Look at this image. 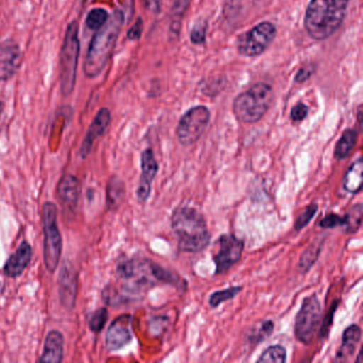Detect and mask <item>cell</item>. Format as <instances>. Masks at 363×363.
Masks as SVG:
<instances>
[{
    "instance_id": "cell-23",
    "label": "cell",
    "mask_w": 363,
    "mask_h": 363,
    "mask_svg": "<svg viewBox=\"0 0 363 363\" xmlns=\"http://www.w3.org/2000/svg\"><path fill=\"white\" fill-rule=\"evenodd\" d=\"M358 140V133L354 129H347L337 141L335 148V157L337 160H343L350 156Z\"/></svg>"
},
{
    "instance_id": "cell-17",
    "label": "cell",
    "mask_w": 363,
    "mask_h": 363,
    "mask_svg": "<svg viewBox=\"0 0 363 363\" xmlns=\"http://www.w3.org/2000/svg\"><path fill=\"white\" fill-rule=\"evenodd\" d=\"M31 256H33L31 246L27 242H23L18 250L8 259L4 269L5 275L11 278L22 275L23 272L30 262Z\"/></svg>"
},
{
    "instance_id": "cell-32",
    "label": "cell",
    "mask_w": 363,
    "mask_h": 363,
    "mask_svg": "<svg viewBox=\"0 0 363 363\" xmlns=\"http://www.w3.org/2000/svg\"><path fill=\"white\" fill-rule=\"evenodd\" d=\"M108 320V310L106 308H99L93 313L90 320L91 330L94 333H101L105 327Z\"/></svg>"
},
{
    "instance_id": "cell-15",
    "label": "cell",
    "mask_w": 363,
    "mask_h": 363,
    "mask_svg": "<svg viewBox=\"0 0 363 363\" xmlns=\"http://www.w3.org/2000/svg\"><path fill=\"white\" fill-rule=\"evenodd\" d=\"M110 121H111L110 110L107 109V108H101L97 112L92 124L89 127L84 143H82V147H80V156L82 158H86V156H89L91 150H92L95 140L99 139L106 133L108 126H109Z\"/></svg>"
},
{
    "instance_id": "cell-21",
    "label": "cell",
    "mask_w": 363,
    "mask_h": 363,
    "mask_svg": "<svg viewBox=\"0 0 363 363\" xmlns=\"http://www.w3.org/2000/svg\"><path fill=\"white\" fill-rule=\"evenodd\" d=\"M363 184V160L359 158L350 165L343 178V188L350 194H358Z\"/></svg>"
},
{
    "instance_id": "cell-9",
    "label": "cell",
    "mask_w": 363,
    "mask_h": 363,
    "mask_svg": "<svg viewBox=\"0 0 363 363\" xmlns=\"http://www.w3.org/2000/svg\"><path fill=\"white\" fill-rule=\"evenodd\" d=\"M210 121V111L205 106L191 108L180 118L176 128L178 141L184 146H191L199 141L207 129Z\"/></svg>"
},
{
    "instance_id": "cell-40",
    "label": "cell",
    "mask_w": 363,
    "mask_h": 363,
    "mask_svg": "<svg viewBox=\"0 0 363 363\" xmlns=\"http://www.w3.org/2000/svg\"><path fill=\"white\" fill-rule=\"evenodd\" d=\"M3 110H4V104H3V101H0V116H1V114H3Z\"/></svg>"
},
{
    "instance_id": "cell-5",
    "label": "cell",
    "mask_w": 363,
    "mask_h": 363,
    "mask_svg": "<svg viewBox=\"0 0 363 363\" xmlns=\"http://www.w3.org/2000/svg\"><path fill=\"white\" fill-rule=\"evenodd\" d=\"M273 99L271 86L267 84H255L235 99L233 113L240 122L254 124L267 114Z\"/></svg>"
},
{
    "instance_id": "cell-8",
    "label": "cell",
    "mask_w": 363,
    "mask_h": 363,
    "mask_svg": "<svg viewBox=\"0 0 363 363\" xmlns=\"http://www.w3.org/2000/svg\"><path fill=\"white\" fill-rule=\"evenodd\" d=\"M322 323V307L316 294L305 297L295 318L294 335L299 342L309 345Z\"/></svg>"
},
{
    "instance_id": "cell-16",
    "label": "cell",
    "mask_w": 363,
    "mask_h": 363,
    "mask_svg": "<svg viewBox=\"0 0 363 363\" xmlns=\"http://www.w3.org/2000/svg\"><path fill=\"white\" fill-rule=\"evenodd\" d=\"M60 301L67 309L75 306L77 295V274L69 264H65L60 273Z\"/></svg>"
},
{
    "instance_id": "cell-1",
    "label": "cell",
    "mask_w": 363,
    "mask_h": 363,
    "mask_svg": "<svg viewBox=\"0 0 363 363\" xmlns=\"http://www.w3.org/2000/svg\"><path fill=\"white\" fill-rule=\"evenodd\" d=\"M116 273L121 279L124 280L123 289L129 296L140 295L143 291L159 284L182 286L186 289L184 280L180 279L176 274L163 269L148 259H128L121 261L116 267Z\"/></svg>"
},
{
    "instance_id": "cell-19",
    "label": "cell",
    "mask_w": 363,
    "mask_h": 363,
    "mask_svg": "<svg viewBox=\"0 0 363 363\" xmlns=\"http://www.w3.org/2000/svg\"><path fill=\"white\" fill-rule=\"evenodd\" d=\"M361 340V329L358 325H350L342 335V343L335 356V361L344 362L354 354Z\"/></svg>"
},
{
    "instance_id": "cell-38",
    "label": "cell",
    "mask_w": 363,
    "mask_h": 363,
    "mask_svg": "<svg viewBox=\"0 0 363 363\" xmlns=\"http://www.w3.org/2000/svg\"><path fill=\"white\" fill-rule=\"evenodd\" d=\"M312 72L310 69H299L298 73H297L296 77H295V80L296 82H303L306 80L309 79L310 76H311Z\"/></svg>"
},
{
    "instance_id": "cell-39",
    "label": "cell",
    "mask_w": 363,
    "mask_h": 363,
    "mask_svg": "<svg viewBox=\"0 0 363 363\" xmlns=\"http://www.w3.org/2000/svg\"><path fill=\"white\" fill-rule=\"evenodd\" d=\"M362 347H360V350L358 352V357H357L356 362H362Z\"/></svg>"
},
{
    "instance_id": "cell-26",
    "label": "cell",
    "mask_w": 363,
    "mask_h": 363,
    "mask_svg": "<svg viewBox=\"0 0 363 363\" xmlns=\"http://www.w3.org/2000/svg\"><path fill=\"white\" fill-rule=\"evenodd\" d=\"M107 192L108 203L112 207H116V206H118L124 196V184L118 178H111L108 184Z\"/></svg>"
},
{
    "instance_id": "cell-31",
    "label": "cell",
    "mask_w": 363,
    "mask_h": 363,
    "mask_svg": "<svg viewBox=\"0 0 363 363\" xmlns=\"http://www.w3.org/2000/svg\"><path fill=\"white\" fill-rule=\"evenodd\" d=\"M337 307H339V301L335 299V301H333V303H331L330 309L328 310L326 315L323 318L322 323H320V337H322V339H326L329 331H330L333 323V316H335V312Z\"/></svg>"
},
{
    "instance_id": "cell-4",
    "label": "cell",
    "mask_w": 363,
    "mask_h": 363,
    "mask_svg": "<svg viewBox=\"0 0 363 363\" xmlns=\"http://www.w3.org/2000/svg\"><path fill=\"white\" fill-rule=\"evenodd\" d=\"M348 0H311L305 16V28L316 41L328 39L341 27Z\"/></svg>"
},
{
    "instance_id": "cell-2",
    "label": "cell",
    "mask_w": 363,
    "mask_h": 363,
    "mask_svg": "<svg viewBox=\"0 0 363 363\" xmlns=\"http://www.w3.org/2000/svg\"><path fill=\"white\" fill-rule=\"evenodd\" d=\"M172 229L177 238L178 247L182 252H199L208 247L211 239L205 218L199 210L179 207L174 210Z\"/></svg>"
},
{
    "instance_id": "cell-29",
    "label": "cell",
    "mask_w": 363,
    "mask_h": 363,
    "mask_svg": "<svg viewBox=\"0 0 363 363\" xmlns=\"http://www.w3.org/2000/svg\"><path fill=\"white\" fill-rule=\"evenodd\" d=\"M318 205L316 203H311V205L308 206L305 210H303V213L296 218L294 223V229L296 231L301 230V229L305 228L310 222H311L312 218L315 216V214L318 213Z\"/></svg>"
},
{
    "instance_id": "cell-27",
    "label": "cell",
    "mask_w": 363,
    "mask_h": 363,
    "mask_svg": "<svg viewBox=\"0 0 363 363\" xmlns=\"http://www.w3.org/2000/svg\"><path fill=\"white\" fill-rule=\"evenodd\" d=\"M242 286H231V288L225 289V290L216 291L212 293L211 296L209 298V305L212 308L218 307L220 303L224 301H230V299L235 298L238 294L242 291Z\"/></svg>"
},
{
    "instance_id": "cell-22",
    "label": "cell",
    "mask_w": 363,
    "mask_h": 363,
    "mask_svg": "<svg viewBox=\"0 0 363 363\" xmlns=\"http://www.w3.org/2000/svg\"><path fill=\"white\" fill-rule=\"evenodd\" d=\"M325 238H318L315 242L310 244L303 254H301V259L298 262V271L301 274H306L310 271L314 263L318 261L320 257V250H322L323 245H324Z\"/></svg>"
},
{
    "instance_id": "cell-25",
    "label": "cell",
    "mask_w": 363,
    "mask_h": 363,
    "mask_svg": "<svg viewBox=\"0 0 363 363\" xmlns=\"http://www.w3.org/2000/svg\"><path fill=\"white\" fill-rule=\"evenodd\" d=\"M286 360V350L281 345H272L267 347L259 357V363H284Z\"/></svg>"
},
{
    "instance_id": "cell-37",
    "label": "cell",
    "mask_w": 363,
    "mask_h": 363,
    "mask_svg": "<svg viewBox=\"0 0 363 363\" xmlns=\"http://www.w3.org/2000/svg\"><path fill=\"white\" fill-rule=\"evenodd\" d=\"M144 7L152 13H159L161 10V0H142Z\"/></svg>"
},
{
    "instance_id": "cell-36",
    "label": "cell",
    "mask_w": 363,
    "mask_h": 363,
    "mask_svg": "<svg viewBox=\"0 0 363 363\" xmlns=\"http://www.w3.org/2000/svg\"><path fill=\"white\" fill-rule=\"evenodd\" d=\"M142 31H143V21L141 18H139L137 22L133 24V26L129 29L128 33H127V38L130 41H137L141 38Z\"/></svg>"
},
{
    "instance_id": "cell-35",
    "label": "cell",
    "mask_w": 363,
    "mask_h": 363,
    "mask_svg": "<svg viewBox=\"0 0 363 363\" xmlns=\"http://www.w3.org/2000/svg\"><path fill=\"white\" fill-rule=\"evenodd\" d=\"M308 113H309V108L306 106L305 104L299 103L298 105L294 106L291 110V118L294 122H301L307 118Z\"/></svg>"
},
{
    "instance_id": "cell-12",
    "label": "cell",
    "mask_w": 363,
    "mask_h": 363,
    "mask_svg": "<svg viewBox=\"0 0 363 363\" xmlns=\"http://www.w3.org/2000/svg\"><path fill=\"white\" fill-rule=\"evenodd\" d=\"M22 63V50L12 40L0 43V82L11 79Z\"/></svg>"
},
{
    "instance_id": "cell-13",
    "label": "cell",
    "mask_w": 363,
    "mask_h": 363,
    "mask_svg": "<svg viewBox=\"0 0 363 363\" xmlns=\"http://www.w3.org/2000/svg\"><path fill=\"white\" fill-rule=\"evenodd\" d=\"M142 174L138 186L137 196L141 203H146L152 192V182L159 171L158 162L155 158L154 152L150 148L144 150L141 155Z\"/></svg>"
},
{
    "instance_id": "cell-11",
    "label": "cell",
    "mask_w": 363,
    "mask_h": 363,
    "mask_svg": "<svg viewBox=\"0 0 363 363\" xmlns=\"http://www.w3.org/2000/svg\"><path fill=\"white\" fill-rule=\"evenodd\" d=\"M244 242L233 235H222L214 244L213 261L216 274H224L241 260Z\"/></svg>"
},
{
    "instance_id": "cell-20",
    "label": "cell",
    "mask_w": 363,
    "mask_h": 363,
    "mask_svg": "<svg viewBox=\"0 0 363 363\" xmlns=\"http://www.w3.org/2000/svg\"><path fill=\"white\" fill-rule=\"evenodd\" d=\"M58 193L65 205L75 207L80 194V184L77 178L73 175L65 176L59 182Z\"/></svg>"
},
{
    "instance_id": "cell-7",
    "label": "cell",
    "mask_w": 363,
    "mask_h": 363,
    "mask_svg": "<svg viewBox=\"0 0 363 363\" xmlns=\"http://www.w3.org/2000/svg\"><path fill=\"white\" fill-rule=\"evenodd\" d=\"M57 207L46 203L43 207L44 262L48 271L54 273L59 265L62 252V237L57 224Z\"/></svg>"
},
{
    "instance_id": "cell-3",
    "label": "cell",
    "mask_w": 363,
    "mask_h": 363,
    "mask_svg": "<svg viewBox=\"0 0 363 363\" xmlns=\"http://www.w3.org/2000/svg\"><path fill=\"white\" fill-rule=\"evenodd\" d=\"M124 23V16L120 10H116L107 23L101 27L90 43L86 61L84 65V75L93 79L101 75L107 63L111 58L114 46Z\"/></svg>"
},
{
    "instance_id": "cell-6",
    "label": "cell",
    "mask_w": 363,
    "mask_h": 363,
    "mask_svg": "<svg viewBox=\"0 0 363 363\" xmlns=\"http://www.w3.org/2000/svg\"><path fill=\"white\" fill-rule=\"evenodd\" d=\"M79 24L73 21L67 26L60 55V90L62 95L69 96L74 91L79 60Z\"/></svg>"
},
{
    "instance_id": "cell-24",
    "label": "cell",
    "mask_w": 363,
    "mask_h": 363,
    "mask_svg": "<svg viewBox=\"0 0 363 363\" xmlns=\"http://www.w3.org/2000/svg\"><path fill=\"white\" fill-rule=\"evenodd\" d=\"M362 203L352 206L344 218V231L346 233H356L360 229L362 223Z\"/></svg>"
},
{
    "instance_id": "cell-14",
    "label": "cell",
    "mask_w": 363,
    "mask_h": 363,
    "mask_svg": "<svg viewBox=\"0 0 363 363\" xmlns=\"http://www.w3.org/2000/svg\"><path fill=\"white\" fill-rule=\"evenodd\" d=\"M130 325L131 316L129 314L118 316L112 322L106 335L108 350H118L130 343L133 340Z\"/></svg>"
},
{
    "instance_id": "cell-10",
    "label": "cell",
    "mask_w": 363,
    "mask_h": 363,
    "mask_svg": "<svg viewBox=\"0 0 363 363\" xmlns=\"http://www.w3.org/2000/svg\"><path fill=\"white\" fill-rule=\"evenodd\" d=\"M276 28L272 23L257 25L238 39V50L244 57L263 54L276 37Z\"/></svg>"
},
{
    "instance_id": "cell-18",
    "label": "cell",
    "mask_w": 363,
    "mask_h": 363,
    "mask_svg": "<svg viewBox=\"0 0 363 363\" xmlns=\"http://www.w3.org/2000/svg\"><path fill=\"white\" fill-rule=\"evenodd\" d=\"M63 340L62 333L58 330H52L48 333L44 344L43 354L40 361L46 363H59L63 360Z\"/></svg>"
},
{
    "instance_id": "cell-30",
    "label": "cell",
    "mask_w": 363,
    "mask_h": 363,
    "mask_svg": "<svg viewBox=\"0 0 363 363\" xmlns=\"http://www.w3.org/2000/svg\"><path fill=\"white\" fill-rule=\"evenodd\" d=\"M273 331L274 323L272 320H265V322L261 323L260 327L250 335V341L256 345V344L264 341L267 337L273 333Z\"/></svg>"
},
{
    "instance_id": "cell-28",
    "label": "cell",
    "mask_w": 363,
    "mask_h": 363,
    "mask_svg": "<svg viewBox=\"0 0 363 363\" xmlns=\"http://www.w3.org/2000/svg\"><path fill=\"white\" fill-rule=\"evenodd\" d=\"M108 18H109V13L105 9L96 8L89 12L86 24L91 30L97 31L107 23Z\"/></svg>"
},
{
    "instance_id": "cell-33",
    "label": "cell",
    "mask_w": 363,
    "mask_h": 363,
    "mask_svg": "<svg viewBox=\"0 0 363 363\" xmlns=\"http://www.w3.org/2000/svg\"><path fill=\"white\" fill-rule=\"evenodd\" d=\"M343 216H337V214L335 213L328 214V216H325V218L318 223L320 227L325 229L335 228V227L337 226H343Z\"/></svg>"
},
{
    "instance_id": "cell-34",
    "label": "cell",
    "mask_w": 363,
    "mask_h": 363,
    "mask_svg": "<svg viewBox=\"0 0 363 363\" xmlns=\"http://www.w3.org/2000/svg\"><path fill=\"white\" fill-rule=\"evenodd\" d=\"M206 30H207V26L203 23L195 25L192 31H191V41H192V43L197 44V45L203 44L206 40Z\"/></svg>"
}]
</instances>
